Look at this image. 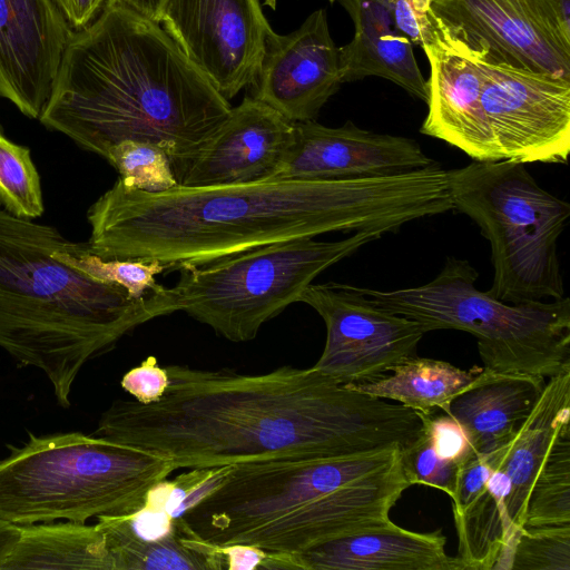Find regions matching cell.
Returning <instances> with one entry per match:
<instances>
[{
    "mask_svg": "<svg viewBox=\"0 0 570 570\" xmlns=\"http://www.w3.org/2000/svg\"><path fill=\"white\" fill-rule=\"evenodd\" d=\"M330 2H333L334 0H328Z\"/></svg>",
    "mask_w": 570,
    "mask_h": 570,
    "instance_id": "obj_40",
    "label": "cell"
},
{
    "mask_svg": "<svg viewBox=\"0 0 570 570\" xmlns=\"http://www.w3.org/2000/svg\"><path fill=\"white\" fill-rule=\"evenodd\" d=\"M510 570H570V524L522 528Z\"/></svg>",
    "mask_w": 570,
    "mask_h": 570,
    "instance_id": "obj_30",
    "label": "cell"
},
{
    "mask_svg": "<svg viewBox=\"0 0 570 570\" xmlns=\"http://www.w3.org/2000/svg\"><path fill=\"white\" fill-rule=\"evenodd\" d=\"M299 302L313 307L326 326L325 346L313 367L342 384L384 375L415 356L425 334L417 322L375 306L352 284L312 283Z\"/></svg>",
    "mask_w": 570,
    "mask_h": 570,
    "instance_id": "obj_12",
    "label": "cell"
},
{
    "mask_svg": "<svg viewBox=\"0 0 570 570\" xmlns=\"http://www.w3.org/2000/svg\"><path fill=\"white\" fill-rule=\"evenodd\" d=\"M476 269L450 256L430 282L391 291L354 289L375 306L417 322L425 333L459 330L478 342L484 368L552 377L570 371V299L511 304L475 286Z\"/></svg>",
    "mask_w": 570,
    "mask_h": 570,
    "instance_id": "obj_7",
    "label": "cell"
},
{
    "mask_svg": "<svg viewBox=\"0 0 570 570\" xmlns=\"http://www.w3.org/2000/svg\"><path fill=\"white\" fill-rule=\"evenodd\" d=\"M230 109L159 23L105 6L70 38L39 120L104 158L122 140L154 144L179 184Z\"/></svg>",
    "mask_w": 570,
    "mask_h": 570,
    "instance_id": "obj_3",
    "label": "cell"
},
{
    "mask_svg": "<svg viewBox=\"0 0 570 570\" xmlns=\"http://www.w3.org/2000/svg\"><path fill=\"white\" fill-rule=\"evenodd\" d=\"M165 0H106L105 6L121 7L159 23Z\"/></svg>",
    "mask_w": 570,
    "mask_h": 570,
    "instance_id": "obj_37",
    "label": "cell"
},
{
    "mask_svg": "<svg viewBox=\"0 0 570 570\" xmlns=\"http://www.w3.org/2000/svg\"><path fill=\"white\" fill-rule=\"evenodd\" d=\"M450 175L453 209L470 217L490 243L494 274L487 292L511 304L562 298L557 244L570 204L514 160H473Z\"/></svg>",
    "mask_w": 570,
    "mask_h": 570,
    "instance_id": "obj_8",
    "label": "cell"
},
{
    "mask_svg": "<svg viewBox=\"0 0 570 570\" xmlns=\"http://www.w3.org/2000/svg\"><path fill=\"white\" fill-rule=\"evenodd\" d=\"M422 49L431 71L421 134L445 141L474 161L499 160L481 101V78L465 48L439 29L434 41Z\"/></svg>",
    "mask_w": 570,
    "mask_h": 570,
    "instance_id": "obj_19",
    "label": "cell"
},
{
    "mask_svg": "<svg viewBox=\"0 0 570 570\" xmlns=\"http://www.w3.org/2000/svg\"><path fill=\"white\" fill-rule=\"evenodd\" d=\"M465 50L481 78V101L499 160L567 164L570 79L487 61Z\"/></svg>",
    "mask_w": 570,
    "mask_h": 570,
    "instance_id": "obj_11",
    "label": "cell"
},
{
    "mask_svg": "<svg viewBox=\"0 0 570 570\" xmlns=\"http://www.w3.org/2000/svg\"><path fill=\"white\" fill-rule=\"evenodd\" d=\"M105 158L127 188L158 193L178 185L168 156L154 144L122 140L111 146Z\"/></svg>",
    "mask_w": 570,
    "mask_h": 570,
    "instance_id": "obj_29",
    "label": "cell"
},
{
    "mask_svg": "<svg viewBox=\"0 0 570 570\" xmlns=\"http://www.w3.org/2000/svg\"><path fill=\"white\" fill-rule=\"evenodd\" d=\"M10 450L0 460V518L20 525L137 512L176 470L156 454L80 432L30 435Z\"/></svg>",
    "mask_w": 570,
    "mask_h": 570,
    "instance_id": "obj_6",
    "label": "cell"
},
{
    "mask_svg": "<svg viewBox=\"0 0 570 570\" xmlns=\"http://www.w3.org/2000/svg\"><path fill=\"white\" fill-rule=\"evenodd\" d=\"M165 368L159 400L114 401L95 434L161 456L176 470L403 450L423 429L419 412L313 366L263 374Z\"/></svg>",
    "mask_w": 570,
    "mask_h": 570,
    "instance_id": "obj_1",
    "label": "cell"
},
{
    "mask_svg": "<svg viewBox=\"0 0 570 570\" xmlns=\"http://www.w3.org/2000/svg\"><path fill=\"white\" fill-rule=\"evenodd\" d=\"M72 35L55 0H0V96L40 119Z\"/></svg>",
    "mask_w": 570,
    "mask_h": 570,
    "instance_id": "obj_17",
    "label": "cell"
},
{
    "mask_svg": "<svg viewBox=\"0 0 570 570\" xmlns=\"http://www.w3.org/2000/svg\"><path fill=\"white\" fill-rule=\"evenodd\" d=\"M446 170L428 167L348 179H266L149 193L118 179L89 208L90 250L179 271L238 252L333 232L384 236L446 213Z\"/></svg>",
    "mask_w": 570,
    "mask_h": 570,
    "instance_id": "obj_2",
    "label": "cell"
},
{
    "mask_svg": "<svg viewBox=\"0 0 570 570\" xmlns=\"http://www.w3.org/2000/svg\"><path fill=\"white\" fill-rule=\"evenodd\" d=\"M225 558V569H259L264 568L268 553L254 547L234 546L218 551Z\"/></svg>",
    "mask_w": 570,
    "mask_h": 570,
    "instance_id": "obj_36",
    "label": "cell"
},
{
    "mask_svg": "<svg viewBox=\"0 0 570 570\" xmlns=\"http://www.w3.org/2000/svg\"><path fill=\"white\" fill-rule=\"evenodd\" d=\"M21 534V525L0 518V570Z\"/></svg>",
    "mask_w": 570,
    "mask_h": 570,
    "instance_id": "obj_38",
    "label": "cell"
},
{
    "mask_svg": "<svg viewBox=\"0 0 570 570\" xmlns=\"http://www.w3.org/2000/svg\"><path fill=\"white\" fill-rule=\"evenodd\" d=\"M441 530L421 533L392 521L362 529L289 556L292 569L305 570H465L445 552Z\"/></svg>",
    "mask_w": 570,
    "mask_h": 570,
    "instance_id": "obj_20",
    "label": "cell"
},
{
    "mask_svg": "<svg viewBox=\"0 0 570 570\" xmlns=\"http://www.w3.org/2000/svg\"><path fill=\"white\" fill-rule=\"evenodd\" d=\"M483 367L461 370L453 364L417 355L390 368L391 375L345 385L357 392L396 401L422 414L446 412L451 401L462 393Z\"/></svg>",
    "mask_w": 570,
    "mask_h": 570,
    "instance_id": "obj_24",
    "label": "cell"
},
{
    "mask_svg": "<svg viewBox=\"0 0 570 570\" xmlns=\"http://www.w3.org/2000/svg\"><path fill=\"white\" fill-rule=\"evenodd\" d=\"M0 203L10 214L33 219L42 215L43 198L30 150L7 138L0 127Z\"/></svg>",
    "mask_w": 570,
    "mask_h": 570,
    "instance_id": "obj_28",
    "label": "cell"
},
{
    "mask_svg": "<svg viewBox=\"0 0 570 570\" xmlns=\"http://www.w3.org/2000/svg\"><path fill=\"white\" fill-rule=\"evenodd\" d=\"M68 242L52 226L0 209V347L42 371L63 407L89 360L167 315L161 285L132 299L55 258Z\"/></svg>",
    "mask_w": 570,
    "mask_h": 570,
    "instance_id": "obj_5",
    "label": "cell"
},
{
    "mask_svg": "<svg viewBox=\"0 0 570 570\" xmlns=\"http://www.w3.org/2000/svg\"><path fill=\"white\" fill-rule=\"evenodd\" d=\"M379 238L370 232L332 242L299 238L184 267L177 283L164 287L168 314L185 312L228 341H250L320 274Z\"/></svg>",
    "mask_w": 570,
    "mask_h": 570,
    "instance_id": "obj_9",
    "label": "cell"
},
{
    "mask_svg": "<svg viewBox=\"0 0 570 570\" xmlns=\"http://www.w3.org/2000/svg\"><path fill=\"white\" fill-rule=\"evenodd\" d=\"M159 23L227 100L255 82L272 29L259 0H165Z\"/></svg>",
    "mask_w": 570,
    "mask_h": 570,
    "instance_id": "obj_13",
    "label": "cell"
},
{
    "mask_svg": "<svg viewBox=\"0 0 570 570\" xmlns=\"http://www.w3.org/2000/svg\"><path fill=\"white\" fill-rule=\"evenodd\" d=\"M570 524V426L554 436L531 488L524 528Z\"/></svg>",
    "mask_w": 570,
    "mask_h": 570,
    "instance_id": "obj_26",
    "label": "cell"
},
{
    "mask_svg": "<svg viewBox=\"0 0 570 570\" xmlns=\"http://www.w3.org/2000/svg\"><path fill=\"white\" fill-rule=\"evenodd\" d=\"M120 385L134 400L148 404L163 396L168 385V375L166 368L159 366L157 358L149 356L128 371Z\"/></svg>",
    "mask_w": 570,
    "mask_h": 570,
    "instance_id": "obj_33",
    "label": "cell"
},
{
    "mask_svg": "<svg viewBox=\"0 0 570 570\" xmlns=\"http://www.w3.org/2000/svg\"><path fill=\"white\" fill-rule=\"evenodd\" d=\"M396 27L412 45L421 48L432 43L439 27L432 12L433 0H382Z\"/></svg>",
    "mask_w": 570,
    "mask_h": 570,
    "instance_id": "obj_32",
    "label": "cell"
},
{
    "mask_svg": "<svg viewBox=\"0 0 570 570\" xmlns=\"http://www.w3.org/2000/svg\"><path fill=\"white\" fill-rule=\"evenodd\" d=\"M491 473L485 456L478 454L468 459L459 469L452 500L453 514L463 511L484 489Z\"/></svg>",
    "mask_w": 570,
    "mask_h": 570,
    "instance_id": "obj_34",
    "label": "cell"
},
{
    "mask_svg": "<svg viewBox=\"0 0 570 570\" xmlns=\"http://www.w3.org/2000/svg\"><path fill=\"white\" fill-rule=\"evenodd\" d=\"M53 257L88 277L126 291L132 299L145 297L157 287L156 276L167 269L156 259L108 258L94 254L88 243L68 242Z\"/></svg>",
    "mask_w": 570,
    "mask_h": 570,
    "instance_id": "obj_27",
    "label": "cell"
},
{
    "mask_svg": "<svg viewBox=\"0 0 570 570\" xmlns=\"http://www.w3.org/2000/svg\"><path fill=\"white\" fill-rule=\"evenodd\" d=\"M265 6L271 7L272 9L276 8V0H262Z\"/></svg>",
    "mask_w": 570,
    "mask_h": 570,
    "instance_id": "obj_39",
    "label": "cell"
},
{
    "mask_svg": "<svg viewBox=\"0 0 570 570\" xmlns=\"http://www.w3.org/2000/svg\"><path fill=\"white\" fill-rule=\"evenodd\" d=\"M73 30L90 24L104 9L106 0H55Z\"/></svg>",
    "mask_w": 570,
    "mask_h": 570,
    "instance_id": "obj_35",
    "label": "cell"
},
{
    "mask_svg": "<svg viewBox=\"0 0 570 570\" xmlns=\"http://www.w3.org/2000/svg\"><path fill=\"white\" fill-rule=\"evenodd\" d=\"M435 163L411 138L355 126L294 122L293 138L271 179H348L385 176Z\"/></svg>",
    "mask_w": 570,
    "mask_h": 570,
    "instance_id": "obj_16",
    "label": "cell"
},
{
    "mask_svg": "<svg viewBox=\"0 0 570 570\" xmlns=\"http://www.w3.org/2000/svg\"><path fill=\"white\" fill-rule=\"evenodd\" d=\"M338 47L328 29L326 12H312L295 31L281 36L271 29L264 56L250 86L253 98L292 122L314 120L342 85Z\"/></svg>",
    "mask_w": 570,
    "mask_h": 570,
    "instance_id": "obj_15",
    "label": "cell"
},
{
    "mask_svg": "<svg viewBox=\"0 0 570 570\" xmlns=\"http://www.w3.org/2000/svg\"><path fill=\"white\" fill-rule=\"evenodd\" d=\"M397 445L350 455L230 465L176 525L214 551L245 546L296 554L386 524L405 489Z\"/></svg>",
    "mask_w": 570,
    "mask_h": 570,
    "instance_id": "obj_4",
    "label": "cell"
},
{
    "mask_svg": "<svg viewBox=\"0 0 570 570\" xmlns=\"http://www.w3.org/2000/svg\"><path fill=\"white\" fill-rule=\"evenodd\" d=\"M431 9L439 29L480 58L570 79V53L531 0H433Z\"/></svg>",
    "mask_w": 570,
    "mask_h": 570,
    "instance_id": "obj_14",
    "label": "cell"
},
{
    "mask_svg": "<svg viewBox=\"0 0 570 570\" xmlns=\"http://www.w3.org/2000/svg\"><path fill=\"white\" fill-rule=\"evenodd\" d=\"M570 421V371L552 377L530 415L502 448L483 455L491 473L481 493L453 514L465 570H510L529 494L558 431Z\"/></svg>",
    "mask_w": 570,
    "mask_h": 570,
    "instance_id": "obj_10",
    "label": "cell"
},
{
    "mask_svg": "<svg viewBox=\"0 0 570 570\" xmlns=\"http://www.w3.org/2000/svg\"><path fill=\"white\" fill-rule=\"evenodd\" d=\"M338 1L354 23L353 39L338 48L342 82L382 77L426 104L428 81L414 57L413 45L396 27L383 1Z\"/></svg>",
    "mask_w": 570,
    "mask_h": 570,
    "instance_id": "obj_22",
    "label": "cell"
},
{
    "mask_svg": "<svg viewBox=\"0 0 570 570\" xmlns=\"http://www.w3.org/2000/svg\"><path fill=\"white\" fill-rule=\"evenodd\" d=\"M294 131V122L266 104L245 97L199 148L179 185L247 184L271 179Z\"/></svg>",
    "mask_w": 570,
    "mask_h": 570,
    "instance_id": "obj_18",
    "label": "cell"
},
{
    "mask_svg": "<svg viewBox=\"0 0 570 570\" xmlns=\"http://www.w3.org/2000/svg\"><path fill=\"white\" fill-rule=\"evenodd\" d=\"M96 524L105 534L115 570L225 569L223 553L184 537L177 527L161 538L146 540L128 533L111 515L98 517Z\"/></svg>",
    "mask_w": 570,
    "mask_h": 570,
    "instance_id": "obj_25",
    "label": "cell"
},
{
    "mask_svg": "<svg viewBox=\"0 0 570 570\" xmlns=\"http://www.w3.org/2000/svg\"><path fill=\"white\" fill-rule=\"evenodd\" d=\"M401 461L411 485H430L452 497L460 465L442 458L423 429L413 443L401 450Z\"/></svg>",
    "mask_w": 570,
    "mask_h": 570,
    "instance_id": "obj_31",
    "label": "cell"
},
{
    "mask_svg": "<svg viewBox=\"0 0 570 570\" xmlns=\"http://www.w3.org/2000/svg\"><path fill=\"white\" fill-rule=\"evenodd\" d=\"M13 569L115 570V566L97 524L66 521L21 525L20 538L2 566V570Z\"/></svg>",
    "mask_w": 570,
    "mask_h": 570,
    "instance_id": "obj_23",
    "label": "cell"
},
{
    "mask_svg": "<svg viewBox=\"0 0 570 570\" xmlns=\"http://www.w3.org/2000/svg\"><path fill=\"white\" fill-rule=\"evenodd\" d=\"M546 379L482 368L446 412L462 428L473 452L487 455L520 430L540 397Z\"/></svg>",
    "mask_w": 570,
    "mask_h": 570,
    "instance_id": "obj_21",
    "label": "cell"
}]
</instances>
